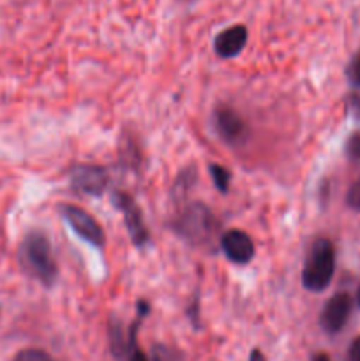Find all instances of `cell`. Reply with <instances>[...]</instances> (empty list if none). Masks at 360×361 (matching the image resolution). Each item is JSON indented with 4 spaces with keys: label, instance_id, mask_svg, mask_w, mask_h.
Segmentation results:
<instances>
[{
    "label": "cell",
    "instance_id": "obj_1",
    "mask_svg": "<svg viewBox=\"0 0 360 361\" xmlns=\"http://www.w3.org/2000/svg\"><path fill=\"white\" fill-rule=\"evenodd\" d=\"M18 263L28 277L37 281L44 288H52L59 279L53 245L48 235L39 229H32L23 236L18 247Z\"/></svg>",
    "mask_w": 360,
    "mask_h": 361
},
{
    "label": "cell",
    "instance_id": "obj_2",
    "mask_svg": "<svg viewBox=\"0 0 360 361\" xmlns=\"http://www.w3.org/2000/svg\"><path fill=\"white\" fill-rule=\"evenodd\" d=\"M335 274V249L328 238L314 240L302 268V286L311 293H321L330 286Z\"/></svg>",
    "mask_w": 360,
    "mask_h": 361
},
{
    "label": "cell",
    "instance_id": "obj_3",
    "mask_svg": "<svg viewBox=\"0 0 360 361\" xmlns=\"http://www.w3.org/2000/svg\"><path fill=\"white\" fill-rule=\"evenodd\" d=\"M173 229L186 242L201 245L212 240L217 229V219L203 203H193L180 212L173 222Z\"/></svg>",
    "mask_w": 360,
    "mask_h": 361
},
{
    "label": "cell",
    "instance_id": "obj_4",
    "mask_svg": "<svg viewBox=\"0 0 360 361\" xmlns=\"http://www.w3.org/2000/svg\"><path fill=\"white\" fill-rule=\"evenodd\" d=\"M60 215H62L66 224L73 229L78 238L87 242L88 245L95 247V249L104 247V231H102L101 224L88 212L76 207V204H60Z\"/></svg>",
    "mask_w": 360,
    "mask_h": 361
},
{
    "label": "cell",
    "instance_id": "obj_5",
    "mask_svg": "<svg viewBox=\"0 0 360 361\" xmlns=\"http://www.w3.org/2000/svg\"><path fill=\"white\" fill-rule=\"evenodd\" d=\"M113 203H115V207L122 212L127 233H129L134 247H138V249H145V247L150 243V231H148L147 224H145L143 214H141L136 201L126 192H115V196H113Z\"/></svg>",
    "mask_w": 360,
    "mask_h": 361
},
{
    "label": "cell",
    "instance_id": "obj_6",
    "mask_svg": "<svg viewBox=\"0 0 360 361\" xmlns=\"http://www.w3.org/2000/svg\"><path fill=\"white\" fill-rule=\"evenodd\" d=\"M212 123H214L217 136L224 143L232 145V147L242 145L244 141H247V136H249V127L244 122L242 116L226 104L219 106L215 109L214 115H212Z\"/></svg>",
    "mask_w": 360,
    "mask_h": 361
},
{
    "label": "cell",
    "instance_id": "obj_7",
    "mask_svg": "<svg viewBox=\"0 0 360 361\" xmlns=\"http://www.w3.org/2000/svg\"><path fill=\"white\" fill-rule=\"evenodd\" d=\"M71 187L87 196L99 197L106 192L109 183L108 171L97 164H78L69 173Z\"/></svg>",
    "mask_w": 360,
    "mask_h": 361
},
{
    "label": "cell",
    "instance_id": "obj_8",
    "mask_svg": "<svg viewBox=\"0 0 360 361\" xmlns=\"http://www.w3.org/2000/svg\"><path fill=\"white\" fill-rule=\"evenodd\" d=\"M353 300L348 293H337L325 303L320 316V324L327 334H339L346 326L352 314Z\"/></svg>",
    "mask_w": 360,
    "mask_h": 361
},
{
    "label": "cell",
    "instance_id": "obj_9",
    "mask_svg": "<svg viewBox=\"0 0 360 361\" xmlns=\"http://www.w3.org/2000/svg\"><path fill=\"white\" fill-rule=\"evenodd\" d=\"M221 250L233 264H247L254 257V242L246 231L228 229L221 235Z\"/></svg>",
    "mask_w": 360,
    "mask_h": 361
},
{
    "label": "cell",
    "instance_id": "obj_10",
    "mask_svg": "<svg viewBox=\"0 0 360 361\" xmlns=\"http://www.w3.org/2000/svg\"><path fill=\"white\" fill-rule=\"evenodd\" d=\"M249 32L244 25H232L219 32L214 39V49L221 59H235L246 48Z\"/></svg>",
    "mask_w": 360,
    "mask_h": 361
},
{
    "label": "cell",
    "instance_id": "obj_11",
    "mask_svg": "<svg viewBox=\"0 0 360 361\" xmlns=\"http://www.w3.org/2000/svg\"><path fill=\"white\" fill-rule=\"evenodd\" d=\"M208 173H210V178L212 182H214L215 189L221 194L228 192L229 183H232V173H229V169H226L224 166L212 162V164L208 166Z\"/></svg>",
    "mask_w": 360,
    "mask_h": 361
},
{
    "label": "cell",
    "instance_id": "obj_12",
    "mask_svg": "<svg viewBox=\"0 0 360 361\" xmlns=\"http://www.w3.org/2000/svg\"><path fill=\"white\" fill-rule=\"evenodd\" d=\"M13 361H56L53 356H49L48 353L42 351V349H23L16 355V358Z\"/></svg>",
    "mask_w": 360,
    "mask_h": 361
},
{
    "label": "cell",
    "instance_id": "obj_13",
    "mask_svg": "<svg viewBox=\"0 0 360 361\" xmlns=\"http://www.w3.org/2000/svg\"><path fill=\"white\" fill-rule=\"evenodd\" d=\"M346 78L349 83L355 88H360V53H356L352 60H349L348 67H346Z\"/></svg>",
    "mask_w": 360,
    "mask_h": 361
},
{
    "label": "cell",
    "instance_id": "obj_14",
    "mask_svg": "<svg viewBox=\"0 0 360 361\" xmlns=\"http://www.w3.org/2000/svg\"><path fill=\"white\" fill-rule=\"evenodd\" d=\"M346 204H348L352 210L360 212V178L355 180L352 183V187L348 189V194H346Z\"/></svg>",
    "mask_w": 360,
    "mask_h": 361
},
{
    "label": "cell",
    "instance_id": "obj_15",
    "mask_svg": "<svg viewBox=\"0 0 360 361\" xmlns=\"http://www.w3.org/2000/svg\"><path fill=\"white\" fill-rule=\"evenodd\" d=\"M346 155L352 161H360V133L349 136L348 143H346Z\"/></svg>",
    "mask_w": 360,
    "mask_h": 361
},
{
    "label": "cell",
    "instance_id": "obj_16",
    "mask_svg": "<svg viewBox=\"0 0 360 361\" xmlns=\"http://www.w3.org/2000/svg\"><path fill=\"white\" fill-rule=\"evenodd\" d=\"M155 361H179V355L168 348L155 349Z\"/></svg>",
    "mask_w": 360,
    "mask_h": 361
},
{
    "label": "cell",
    "instance_id": "obj_17",
    "mask_svg": "<svg viewBox=\"0 0 360 361\" xmlns=\"http://www.w3.org/2000/svg\"><path fill=\"white\" fill-rule=\"evenodd\" d=\"M348 360L349 361H360V337H356L355 341L352 342V345H349Z\"/></svg>",
    "mask_w": 360,
    "mask_h": 361
},
{
    "label": "cell",
    "instance_id": "obj_18",
    "mask_svg": "<svg viewBox=\"0 0 360 361\" xmlns=\"http://www.w3.org/2000/svg\"><path fill=\"white\" fill-rule=\"evenodd\" d=\"M249 361H267V358H265V356L261 355V353L258 351V349H254V351L251 353V356H249Z\"/></svg>",
    "mask_w": 360,
    "mask_h": 361
},
{
    "label": "cell",
    "instance_id": "obj_19",
    "mask_svg": "<svg viewBox=\"0 0 360 361\" xmlns=\"http://www.w3.org/2000/svg\"><path fill=\"white\" fill-rule=\"evenodd\" d=\"M131 361H147V356H145L141 351H134V355H133V358H131Z\"/></svg>",
    "mask_w": 360,
    "mask_h": 361
},
{
    "label": "cell",
    "instance_id": "obj_20",
    "mask_svg": "<svg viewBox=\"0 0 360 361\" xmlns=\"http://www.w3.org/2000/svg\"><path fill=\"white\" fill-rule=\"evenodd\" d=\"M313 361H330V358H328L327 355H323V353H320V355L314 356Z\"/></svg>",
    "mask_w": 360,
    "mask_h": 361
},
{
    "label": "cell",
    "instance_id": "obj_21",
    "mask_svg": "<svg viewBox=\"0 0 360 361\" xmlns=\"http://www.w3.org/2000/svg\"><path fill=\"white\" fill-rule=\"evenodd\" d=\"M356 305L360 307V284H359V289H356Z\"/></svg>",
    "mask_w": 360,
    "mask_h": 361
}]
</instances>
